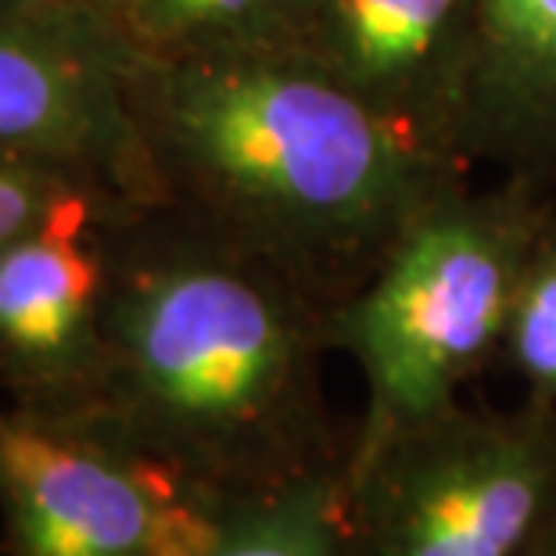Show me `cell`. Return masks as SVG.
<instances>
[{
  "instance_id": "6da1fadb",
  "label": "cell",
  "mask_w": 556,
  "mask_h": 556,
  "mask_svg": "<svg viewBox=\"0 0 556 556\" xmlns=\"http://www.w3.org/2000/svg\"><path fill=\"white\" fill-rule=\"evenodd\" d=\"M137 208V205H134ZM104 219V370L93 417L216 500L349 464L327 442L324 313L299 277L223 233Z\"/></svg>"
},
{
  "instance_id": "7a4b0ae2",
  "label": "cell",
  "mask_w": 556,
  "mask_h": 556,
  "mask_svg": "<svg viewBox=\"0 0 556 556\" xmlns=\"http://www.w3.org/2000/svg\"><path fill=\"white\" fill-rule=\"evenodd\" d=\"M126 101L159 205L274 258L395 205L406 151L374 101L302 62L288 43L187 58H129Z\"/></svg>"
},
{
  "instance_id": "3957f363",
  "label": "cell",
  "mask_w": 556,
  "mask_h": 556,
  "mask_svg": "<svg viewBox=\"0 0 556 556\" xmlns=\"http://www.w3.org/2000/svg\"><path fill=\"white\" fill-rule=\"evenodd\" d=\"M349 556H531L556 531V406L442 417L349 459Z\"/></svg>"
},
{
  "instance_id": "277c9868",
  "label": "cell",
  "mask_w": 556,
  "mask_h": 556,
  "mask_svg": "<svg viewBox=\"0 0 556 556\" xmlns=\"http://www.w3.org/2000/svg\"><path fill=\"white\" fill-rule=\"evenodd\" d=\"M520 269L510 248L470 219H434L402 238L359 299L330 313V338L366 377L352 453L456 406L459 384L503 345Z\"/></svg>"
},
{
  "instance_id": "5b68a950",
  "label": "cell",
  "mask_w": 556,
  "mask_h": 556,
  "mask_svg": "<svg viewBox=\"0 0 556 556\" xmlns=\"http://www.w3.org/2000/svg\"><path fill=\"white\" fill-rule=\"evenodd\" d=\"M219 506L93 413L0 402L4 556H201Z\"/></svg>"
},
{
  "instance_id": "8992f818",
  "label": "cell",
  "mask_w": 556,
  "mask_h": 556,
  "mask_svg": "<svg viewBox=\"0 0 556 556\" xmlns=\"http://www.w3.org/2000/svg\"><path fill=\"white\" fill-rule=\"evenodd\" d=\"M129 54L101 29L0 4V148L62 162L159 205L126 101Z\"/></svg>"
},
{
  "instance_id": "52a82bcc",
  "label": "cell",
  "mask_w": 556,
  "mask_h": 556,
  "mask_svg": "<svg viewBox=\"0 0 556 556\" xmlns=\"http://www.w3.org/2000/svg\"><path fill=\"white\" fill-rule=\"evenodd\" d=\"M104 219L0 248V402L90 413L104 370Z\"/></svg>"
},
{
  "instance_id": "ba28073f",
  "label": "cell",
  "mask_w": 556,
  "mask_h": 556,
  "mask_svg": "<svg viewBox=\"0 0 556 556\" xmlns=\"http://www.w3.org/2000/svg\"><path fill=\"white\" fill-rule=\"evenodd\" d=\"M459 0H327L316 40L334 79L366 101L395 93L431 65Z\"/></svg>"
},
{
  "instance_id": "9c48e42d",
  "label": "cell",
  "mask_w": 556,
  "mask_h": 556,
  "mask_svg": "<svg viewBox=\"0 0 556 556\" xmlns=\"http://www.w3.org/2000/svg\"><path fill=\"white\" fill-rule=\"evenodd\" d=\"M349 464L223 500L201 556H349Z\"/></svg>"
},
{
  "instance_id": "30bf717a",
  "label": "cell",
  "mask_w": 556,
  "mask_h": 556,
  "mask_svg": "<svg viewBox=\"0 0 556 556\" xmlns=\"http://www.w3.org/2000/svg\"><path fill=\"white\" fill-rule=\"evenodd\" d=\"M478 83L495 119L556 129V0H478Z\"/></svg>"
},
{
  "instance_id": "8fae6325",
  "label": "cell",
  "mask_w": 556,
  "mask_h": 556,
  "mask_svg": "<svg viewBox=\"0 0 556 556\" xmlns=\"http://www.w3.org/2000/svg\"><path fill=\"white\" fill-rule=\"evenodd\" d=\"M294 0H123L115 40L129 58H187L288 43Z\"/></svg>"
},
{
  "instance_id": "7c38bea8",
  "label": "cell",
  "mask_w": 556,
  "mask_h": 556,
  "mask_svg": "<svg viewBox=\"0 0 556 556\" xmlns=\"http://www.w3.org/2000/svg\"><path fill=\"white\" fill-rule=\"evenodd\" d=\"M123 208H134V201L62 162L0 148V248L51 227L109 219Z\"/></svg>"
},
{
  "instance_id": "4fadbf2b",
  "label": "cell",
  "mask_w": 556,
  "mask_h": 556,
  "mask_svg": "<svg viewBox=\"0 0 556 556\" xmlns=\"http://www.w3.org/2000/svg\"><path fill=\"white\" fill-rule=\"evenodd\" d=\"M503 349L535 399L556 406V252L520 274Z\"/></svg>"
},
{
  "instance_id": "5bb4252c",
  "label": "cell",
  "mask_w": 556,
  "mask_h": 556,
  "mask_svg": "<svg viewBox=\"0 0 556 556\" xmlns=\"http://www.w3.org/2000/svg\"><path fill=\"white\" fill-rule=\"evenodd\" d=\"M4 8L26 11L37 18H54V22H73V26L101 29L115 37V15H119L123 0H0Z\"/></svg>"
},
{
  "instance_id": "9a60e30c",
  "label": "cell",
  "mask_w": 556,
  "mask_h": 556,
  "mask_svg": "<svg viewBox=\"0 0 556 556\" xmlns=\"http://www.w3.org/2000/svg\"><path fill=\"white\" fill-rule=\"evenodd\" d=\"M531 556H556V531H553V535H549L546 542H542V546H539L535 553H531Z\"/></svg>"
}]
</instances>
